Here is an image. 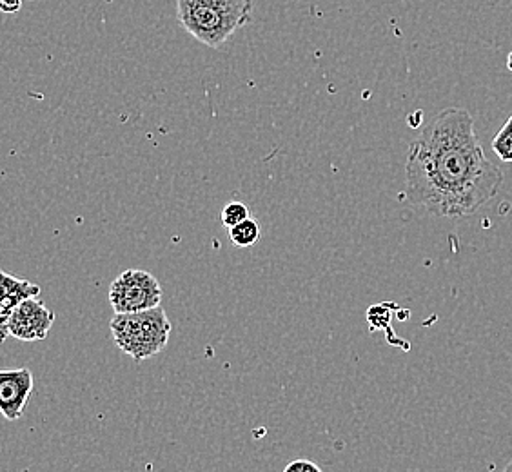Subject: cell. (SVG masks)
Returning <instances> with one entry per match:
<instances>
[{
    "label": "cell",
    "mask_w": 512,
    "mask_h": 472,
    "mask_svg": "<svg viewBox=\"0 0 512 472\" xmlns=\"http://www.w3.org/2000/svg\"><path fill=\"white\" fill-rule=\"evenodd\" d=\"M260 238V226L253 218H247L242 224L229 229V240L237 247L255 246Z\"/></svg>",
    "instance_id": "8"
},
{
    "label": "cell",
    "mask_w": 512,
    "mask_h": 472,
    "mask_svg": "<svg viewBox=\"0 0 512 472\" xmlns=\"http://www.w3.org/2000/svg\"><path fill=\"white\" fill-rule=\"evenodd\" d=\"M53 324L55 313L40 298H30L11 313L8 324L0 327V335L2 340L13 336L20 342H39L48 338Z\"/></svg>",
    "instance_id": "5"
},
{
    "label": "cell",
    "mask_w": 512,
    "mask_h": 472,
    "mask_svg": "<svg viewBox=\"0 0 512 472\" xmlns=\"http://www.w3.org/2000/svg\"><path fill=\"white\" fill-rule=\"evenodd\" d=\"M220 218H222V224H224L227 229H231V227L242 224L247 218H251V211H249V207H247L244 202L233 200V202H227L226 207L222 209Z\"/></svg>",
    "instance_id": "10"
},
{
    "label": "cell",
    "mask_w": 512,
    "mask_h": 472,
    "mask_svg": "<svg viewBox=\"0 0 512 472\" xmlns=\"http://www.w3.org/2000/svg\"><path fill=\"white\" fill-rule=\"evenodd\" d=\"M503 472H512V460L509 462V465L503 469Z\"/></svg>",
    "instance_id": "14"
},
{
    "label": "cell",
    "mask_w": 512,
    "mask_h": 472,
    "mask_svg": "<svg viewBox=\"0 0 512 472\" xmlns=\"http://www.w3.org/2000/svg\"><path fill=\"white\" fill-rule=\"evenodd\" d=\"M162 287L157 278L140 269H128L113 280L109 287V304L115 315L140 313L158 307L162 302Z\"/></svg>",
    "instance_id": "4"
},
{
    "label": "cell",
    "mask_w": 512,
    "mask_h": 472,
    "mask_svg": "<svg viewBox=\"0 0 512 472\" xmlns=\"http://www.w3.org/2000/svg\"><path fill=\"white\" fill-rule=\"evenodd\" d=\"M0 289H2V298H0V327L8 324L11 313L19 307L22 302L30 298H39L40 287L33 284L30 280H22L17 276L0 273Z\"/></svg>",
    "instance_id": "7"
},
{
    "label": "cell",
    "mask_w": 512,
    "mask_h": 472,
    "mask_svg": "<svg viewBox=\"0 0 512 472\" xmlns=\"http://www.w3.org/2000/svg\"><path fill=\"white\" fill-rule=\"evenodd\" d=\"M284 472H322V469L315 462L309 460H295L289 463Z\"/></svg>",
    "instance_id": "11"
},
{
    "label": "cell",
    "mask_w": 512,
    "mask_h": 472,
    "mask_svg": "<svg viewBox=\"0 0 512 472\" xmlns=\"http://www.w3.org/2000/svg\"><path fill=\"white\" fill-rule=\"evenodd\" d=\"M33 393L30 369H13L0 373V411L6 420L19 422Z\"/></svg>",
    "instance_id": "6"
},
{
    "label": "cell",
    "mask_w": 512,
    "mask_h": 472,
    "mask_svg": "<svg viewBox=\"0 0 512 472\" xmlns=\"http://www.w3.org/2000/svg\"><path fill=\"white\" fill-rule=\"evenodd\" d=\"M255 0H177L178 22L207 48L218 50L251 22Z\"/></svg>",
    "instance_id": "2"
},
{
    "label": "cell",
    "mask_w": 512,
    "mask_h": 472,
    "mask_svg": "<svg viewBox=\"0 0 512 472\" xmlns=\"http://www.w3.org/2000/svg\"><path fill=\"white\" fill-rule=\"evenodd\" d=\"M493 151L503 162H512V115L493 138Z\"/></svg>",
    "instance_id": "9"
},
{
    "label": "cell",
    "mask_w": 512,
    "mask_h": 472,
    "mask_svg": "<svg viewBox=\"0 0 512 472\" xmlns=\"http://www.w3.org/2000/svg\"><path fill=\"white\" fill-rule=\"evenodd\" d=\"M109 327L120 351L131 356L137 364L164 351L173 331V325L160 305L140 313L115 315Z\"/></svg>",
    "instance_id": "3"
},
{
    "label": "cell",
    "mask_w": 512,
    "mask_h": 472,
    "mask_svg": "<svg viewBox=\"0 0 512 472\" xmlns=\"http://www.w3.org/2000/svg\"><path fill=\"white\" fill-rule=\"evenodd\" d=\"M502 184V169L483 153L474 118L462 108L444 109L407 153L405 198L434 217L474 215Z\"/></svg>",
    "instance_id": "1"
},
{
    "label": "cell",
    "mask_w": 512,
    "mask_h": 472,
    "mask_svg": "<svg viewBox=\"0 0 512 472\" xmlns=\"http://www.w3.org/2000/svg\"><path fill=\"white\" fill-rule=\"evenodd\" d=\"M2 2H6V0H2ZM11 2H13V13L19 11L20 6H22V0H11Z\"/></svg>",
    "instance_id": "12"
},
{
    "label": "cell",
    "mask_w": 512,
    "mask_h": 472,
    "mask_svg": "<svg viewBox=\"0 0 512 472\" xmlns=\"http://www.w3.org/2000/svg\"><path fill=\"white\" fill-rule=\"evenodd\" d=\"M507 69L512 71V51L509 53V57H507Z\"/></svg>",
    "instance_id": "13"
}]
</instances>
